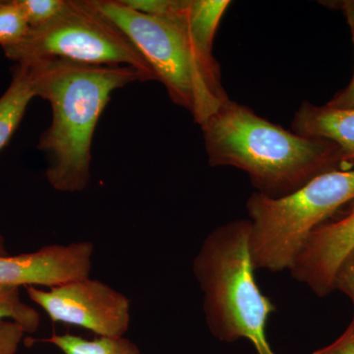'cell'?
<instances>
[{
  "instance_id": "1",
  "label": "cell",
  "mask_w": 354,
  "mask_h": 354,
  "mask_svg": "<svg viewBox=\"0 0 354 354\" xmlns=\"http://www.w3.org/2000/svg\"><path fill=\"white\" fill-rule=\"evenodd\" d=\"M200 127L209 165L245 171L267 197L286 196L325 172L354 169L333 142L288 131L230 97Z\"/></svg>"
},
{
  "instance_id": "2",
  "label": "cell",
  "mask_w": 354,
  "mask_h": 354,
  "mask_svg": "<svg viewBox=\"0 0 354 354\" xmlns=\"http://www.w3.org/2000/svg\"><path fill=\"white\" fill-rule=\"evenodd\" d=\"M39 62L38 97L50 102L53 111L51 124L38 144L48 160L46 179L58 192H80L90 181L93 137L111 94L128 84L147 80L130 66Z\"/></svg>"
},
{
  "instance_id": "3",
  "label": "cell",
  "mask_w": 354,
  "mask_h": 354,
  "mask_svg": "<svg viewBox=\"0 0 354 354\" xmlns=\"http://www.w3.org/2000/svg\"><path fill=\"white\" fill-rule=\"evenodd\" d=\"M249 239L248 218L216 227L195 256L193 274L203 292L205 319L214 337L225 342L246 339L257 354H276L266 329L277 307L256 283Z\"/></svg>"
},
{
  "instance_id": "4",
  "label": "cell",
  "mask_w": 354,
  "mask_h": 354,
  "mask_svg": "<svg viewBox=\"0 0 354 354\" xmlns=\"http://www.w3.org/2000/svg\"><path fill=\"white\" fill-rule=\"evenodd\" d=\"M124 32L164 84L171 101L201 125L228 99L218 64L198 53L177 14L158 18L137 12L121 0H91Z\"/></svg>"
},
{
  "instance_id": "5",
  "label": "cell",
  "mask_w": 354,
  "mask_h": 354,
  "mask_svg": "<svg viewBox=\"0 0 354 354\" xmlns=\"http://www.w3.org/2000/svg\"><path fill=\"white\" fill-rule=\"evenodd\" d=\"M354 200V169L325 172L281 198L255 192L246 203L255 270H290L309 234Z\"/></svg>"
},
{
  "instance_id": "6",
  "label": "cell",
  "mask_w": 354,
  "mask_h": 354,
  "mask_svg": "<svg viewBox=\"0 0 354 354\" xmlns=\"http://www.w3.org/2000/svg\"><path fill=\"white\" fill-rule=\"evenodd\" d=\"M18 64L64 59L101 66H130L148 81H158L153 70L120 28L97 11L91 0H67L59 15L48 24L30 28L18 43L4 46Z\"/></svg>"
},
{
  "instance_id": "7",
  "label": "cell",
  "mask_w": 354,
  "mask_h": 354,
  "mask_svg": "<svg viewBox=\"0 0 354 354\" xmlns=\"http://www.w3.org/2000/svg\"><path fill=\"white\" fill-rule=\"evenodd\" d=\"M26 290L53 323L76 326L100 337H124L129 330V298L99 279L88 277L46 290Z\"/></svg>"
},
{
  "instance_id": "8",
  "label": "cell",
  "mask_w": 354,
  "mask_h": 354,
  "mask_svg": "<svg viewBox=\"0 0 354 354\" xmlns=\"http://www.w3.org/2000/svg\"><path fill=\"white\" fill-rule=\"evenodd\" d=\"M353 248L354 200L309 234L288 271L317 297H327L333 292L337 267Z\"/></svg>"
},
{
  "instance_id": "9",
  "label": "cell",
  "mask_w": 354,
  "mask_h": 354,
  "mask_svg": "<svg viewBox=\"0 0 354 354\" xmlns=\"http://www.w3.org/2000/svg\"><path fill=\"white\" fill-rule=\"evenodd\" d=\"M95 252L92 241L53 244L36 252L0 257V285L46 286L64 285L88 278Z\"/></svg>"
},
{
  "instance_id": "10",
  "label": "cell",
  "mask_w": 354,
  "mask_h": 354,
  "mask_svg": "<svg viewBox=\"0 0 354 354\" xmlns=\"http://www.w3.org/2000/svg\"><path fill=\"white\" fill-rule=\"evenodd\" d=\"M292 131L302 136L333 142L354 167V109L315 106L304 102L292 120Z\"/></svg>"
},
{
  "instance_id": "11",
  "label": "cell",
  "mask_w": 354,
  "mask_h": 354,
  "mask_svg": "<svg viewBox=\"0 0 354 354\" xmlns=\"http://www.w3.org/2000/svg\"><path fill=\"white\" fill-rule=\"evenodd\" d=\"M41 62L18 64L14 69L12 82L0 97V150L6 145L32 97H38Z\"/></svg>"
},
{
  "instance_id": "12",
  "label": "cell",
  "mask_w": 354,
  "mask_h": 354,
  "mask_svg": "<svg viewBox=\"0 0 354 354\" xmlns=\"http://www.w3.org/2000/svg\"><path fill=\"white\" fill-rule=\"evenodd\" d=\"M230 3L228 0H184L177 13L198 53L209 64H218L213 55L214 39Z\"/></svg>"
},
{
  "instance_id": "13",
  "label": "cell",
  "mask_w": 354,
  "mask_h": 354,
  "mask_svg": "<svg viewBox=\"0 0 354 354\" xmlns=\"http://www.w3.org/2000/svg\"><path fill=\"white\" fill-rule=\"evenodd\" d=\"M41 342L57 346L64 354H142L138 346L125 337L87 339L71 334H53Z\"/></svg>"
},
{
  "instance_id": "14",
  "label": "cell",
  "mask_w": 354,
  "mask_h": 354,
  "mask_svg": "<svg viewBox=\"0 0 354 354\" xmlns=\"http://www.w3.org/2000/svg\"><path fill=\"white\" fill-rule=\"evenodd\" d=\"M19 288L0 285V322L10 319L26 333H35L39 329L41 317L36 309L21 300Z\"/></svg>"
},
{
  "instance_id": "15",
  "label": "cell",
  "mask_w": 354,
  "mask_h": 354,
  "mask_svg": "<svg viewBox=\"0 0 354 354\" xmlns=\"http://www.w3.org/2000/svg\"><path fill=\"white\" fill-rule=\"evenodd\" d=\"M29 29L30 26L17 0L0 1V46L2 48L20 41Z\"/></svg>"
},
{
  "instance_id": "16",
  "label": "cell",
  "mask_w": 354,
  "mask_h": 354,
  "mask_svg": "<svg viewBox=\"0 0 354 354\" xmlns=\"http://www.w3.org/2000/svg\"><path fill=\"white\" fill-rule=\"evenodd\" d=\"M30 28L48 24L64 11L67 0H17Z\"/></svg>"
},
{
  "instance_id": "17",
  "label": "cell",
  "mask_w": 354,
  "mask_h": 354,
  "mask_svg": "<svg viewBox=\"0 0 354 354\" xmlns=\"http://www.w3.org/2000/svg\"><path fill=\"white\" fill-rule=\"evenodd\" d=\"M335 290L341 291L351 298L354 308V248L342 259L335 272L333 291Z\"/></svg>"
},
{
  "instance_id": "18",
  "label": "cell",
  "mask_w": 354,
  "mask_h": 354,
  "mask_svg": "<svg viewBox=\"0 0 354 354\" xmlns=\"http://www.w3.org/2000/svg\"><path fill=\"white\" fill-rule=\"evenodd\" d=\"M25 333L19 324L13 321L0 322V354H15Z\"/></svg>"
},
{
  "instance_id": "19",
  "label": "cell",
  "mask_w": 354,
  "mask_h": 354,
  "mask_svg": "<svg viewBox=\"0 0 354 354\" xmlns=\"http://www.w3.org/2000/svg\"><path fill=\"white\" fill-rule=\"evenodd\" d=\"M313 354H354V314L348 327L339 339Z\"/></svg>"
},
{
  "instance_id": "20",
  "label": "cell",
  "mask_w": 354,
  "mask_h": 354,
  "mask_svg": "<svg viewBox=\"0 0 354 354\" xmlns=\"http://www.w3.org/2000/svg\"><path fill=\"white\" fill-rule=\"evenodd\" d=\"M327 104L335 109H354V73L348 85L344 90L339 91Z\"/></svg>"
},
{
  "instance_id": "21",
  "label": "cell",
  "mask_w": 354,
  "mask_h": 354,
  "mask_svg": "<svg viewBox=\"0 0 354 354\" xmlns=\"http://www.w3.org/2000/svg\"><path fill=\"white\" fill-rule=\"evenodd\" d=\"M327 3H330V6L339 9L346 16L349 28H351L354 44V0H342V1L327 2Z\"/></svg>"
},
{
  "instance_id": "22",
  "label": "cell",
  "mask_w": 354,
  "mask_h": 354,
  "mask_svg": "<svg viewBox=\"0 0 354 354\" xmlns=\"http://www.w3.org/2000/svg\"><path fill=\"white\" fill-rule=\"evenodd\" d=\"M7 256L6 248L3 246V241H2L1 237H0V257Z\"/></svg>"
}]
</instances>
